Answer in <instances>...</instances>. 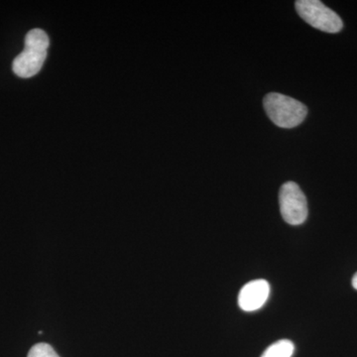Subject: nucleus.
I'll return each instance as SVG.
<instances>
[{
    "instance_id": "f257e3e1",
    "label": "nucleus",
    "mask_w": 357,
    "mask_h": 357,
    "mask_svg": "<svg viewBox=\"0 0 357 357\" xmlns=\"http://www.w3.org/2000/svg\"><path fill=\"white\" fill-rule=\"evenodd\" d=\"M50 40L39 28L27 33L24 50L14 59L13 70L16 76L28 79L38 74L47 58Z\"/></svg>"
},
{
    "instance_id": "f03ea898",
    "label": "nucleus",
    "mask_w": 357,
    "mask_h": 357,
    "mask_svg": "<svg viewBox=\"0 0 357 357\" xmlns=\"http://www.w3.org/2000/svg\"><path fill=\"white\" fill-rule=\"evenodd\" d=\"M265 112L273 123L281 128H294L305 121L307 109L304 103L278 93H270L263 100Z\"/></svg>"
},
{
    "instance_id": "7ed1b4c3",
    "label": "nucleus",
    "mask_w": 357,
    "mask_h": 357,
    "mask_svg": "<svg viewBox=\"0 0 357 357\" xmlns=\"http://www.w3.org/2000/svg\"><path fill=\"white\" fill-rule=\"evenodd\" d=\"M295 7L303 20L321 31L337 33L344 27L342 18L319 0H298Z\"/></svg>"
},
{
    "instance_id": "20e7f679",
    "label": "nucleus",
    "mask_w": 357,
    "mask_h": 357,
    "mask_svg": "<svg viewBox=\"0 0 357 357\" xmlns=\"http://www.w3.org/2000/svg\"><path fill=\"white\" fill-rule=\"evenodd\" d=\"M279 204L282 218L291 225H300L306 222L309 210L304 192L294 182L282 185L279 192Z\"/></svg>"
},
{
    "instance_id": "39448f33",
    "label": "nucleus",
    "mask_w": 357,
    "mask_h": 357,
    "mask_svg": "<svg viewBox=\"0 0 357 357\" xmlns=\"http://www.w3.org/2000/svg\"><path fill=\"white\" fill-rule=\"evenodd\" d=\"M270 295V285L266 280L258 279L248 282L238 295V305L245 312H255L264 306Z\"/></svg>"
},
{
    "instance_id": "423d86ee",
    "label": "nucleus",
    "mask_w": 357,
    "mask_h": 357,
    "mask_svg": "<svg viewBox=\"0 0 357 357\" xmlns=\"http://www.w3.org/2000/svg\"><path fill=\"white\" fill-rule=\"evenodd\" d=\"M295 345L289 340H281L263 352L261 357H292Z\"/></svg>"
},
{
    "instance_id": "0eeeda50",
    "label": "nucleus",
    "mask_w": 357,
    "mask_h": 357,
    "mask_svg": "<svg viewBox=\"0 0 357 357\" xmlns=\"http://www.w3.org/2000/svg\"><path fill=\"white\" fill-rule=\"evenodd\" d=\"M27 357H60L57 352L54 351L51 345L47 344H35L30 349Z\"/></svg>"
},
{
    "instance_id": "6e6552de",
    "label": "nucleus",
    "mask_w": 357,
    "mask_h": 357,
    "mask_svg": "<svg viewBox=\"0 0 357 357\" xmlns=\"http://www.w3.org/2000/svg\"><path fill=\"white\" fill-rule=\"evenodd\" d=\"M352 286L357 290V273L354 275V278H352Z\"/></svg>"
}]
</instances>
